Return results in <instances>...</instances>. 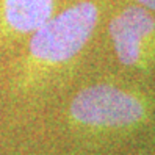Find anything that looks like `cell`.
<instances>
[{
    "instance_id": "obj_1",
    "label": "cell",
    "mask_w": 155,
    "mask_h": 155,
    "mask_svg": "<svg viewBox=\"0 0 155 155\" xmlns=\"http://www.w3.org/2000/svg\"><path fill=\"white\" fill-rule=\"evenodd\" d=\"M99 21L100 6L94 0H80L36 28L16 63L13 74L16 93H33L74 63L93 39Z\"/></svg>"
},
{
    "instance_id": "obj_2",
    "label": "cell",
    "mask_w": 155,
    "mask_h": 155,
    "mask_svg": "<svg viewBox=\"0 0 155 155\" xmlns=\"http://www.w3.org/2000/svg\"><path fill=\"white\" fill-rule=\"evenodd\" d=\"M153 113V100L143 91L100 81L81 88L71 99L66 121L86 136L127 135L149 124Z\"/></svg>"
},
{
    "instance_id": "obj_3",
    "label": "cell",
    "mask_w": 155,
    "mask_h": 155,
    "mask_svg": "<svg viewBox=\"0 0 155 155\" xmlns=\"http://www.w3.org/2000/svg\"><path fill=\"white\" fill-rule=\"evenodd\" d=\"M108 35L114 55L124 68L149 72L155 68V16L140 5H129L117 11Z\"/></svg>"
},
{
    "instance_id": "obj_4",
    "label": "cell",
    "mask_w": 155,
    "mask_h": 155,
    "mask_svg": "<svg viewBox=\"0 0 155 155\" xmlns=\"http://www.w3.org/2000/svg\"><path fill=\"white\" fill-rule=\"evenodd\" d=\"M60 0H0V42L28 36L57 13Z\"/></svg>"
},
{
    "instance_id": "obj_5",
    "label": "cell",
    "mask_w": 155,
    "mask_h": 155,
    "mask_svg": "<svg viewBox=\"0 0 155 155\" xmlns=\"http://www.w3.org/2000/svg\"><path fill=\"white\" fill-rule=\"evenodd\" d=\"M135 5H140L146 10H149L152 13H155V0H133Z\"/></svg>"
}]
</instances>
